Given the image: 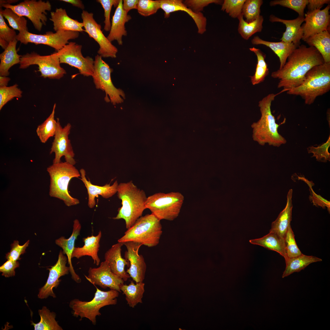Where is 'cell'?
I'll return each instance as SVG.
<instances>
[{
	"mask_svg": "<svg viewBox=\"0 0 330 330\" xmlns=\"http://www.w3.org/2000/svg\"><path fill=\"white\" fill-rule=\"evenodd\" d=\"M287 60L282 68L273 72L271 75L279 80L277 87L283 88L286 91L300 85L307 72L313 67L324 63L315 48L303 44L297 47Z\"/></svg>",
	"mask_w": 330,
	"mask_h": 330,
	"instance_id": "cell-1",
	"label": "cell"
},
{
	"mask_svg": "<svg viewBox=\"0 0 330 330\" xmlns=\"http://www.w3.org/2000/svg\"><path fill=\"white\" fill-rule=\"evenodd\" d=\"M281 93L270 94L259 102L261 117L258 121L253 123L251 127L253 140L261 145L268 144L270 145L279 147L287 142L286 139L278 131L279 126L285 122V119L280 124L276 123L271 109L272 101Z\"/></svg>",
	"mask_w": 330,
	"mask_h": 330,
	"instance_id": "cell-2",
	"label": "cell"
},
{
	"mask_svg": "<svg viewBox=\"0 0 330 330\" xmlns=\"http://www.w3.org/2000/svg\"><path fill=\"white\" fill-rule=\"evenodd\" d=\"M117 193L118 198L122 201V206L118 209V214L113 218L124 220L126 228L128 229L142 216L146 209L145 203L147 197L144 191L138 188L132 181L119 184Z\"/></svg>",
	"mask_w": 330,
	"mask_h": 330,
	"instance_id": "cell-3",
	"label": "cell"
},
{
	"mask_svg": "<svg viewBox=\"0 0 330 330\" xmlns=\"http://www.w3.org/2000/svg\"><path fill=\"white\" fill-rule=\"evenodd\" d=\"M330 90V62L315 66L306 75L299 86L289 89L288 94L299 96L305 104L310 105L319 96L323 95Z\"/></svg>",
	"mask_w": 330,
	"mask_h": 330,
	"instance_id": "cell-4",
	"label": "cell"
},
{
	"mask_svg": "<svg viewBox=\"0 0 330 330\" xmlns=\"http://www.w3.org/2000/svg\"><path fill=\"white\" fill-rule=\"evenodd\" d=\"M50 177L49 194L63 201L68 207L79 203V200L69 194L68 185L73 178L80 177L79 171L74 165L66 161L53 163L47 169Z\"/></svg>",
	"mask_w": 330,
	"mask_h": 330,
	"instance_id": "cell-5",
	"label": "cell"
},
{
	"mask_svg": "<svg viewBox=\"0 0 330 330\" xmlns=\"http://www.w3.org/2000/svg\"><path fill=\"white\" fill-rule=\"evenodd\" d=\"M160 221L152 213L141 216L127 229L118 242H135L148 247L156 246L162 233Z\"/></svg>",
	"mask_w": 330,
	"mask_h": 330,
	"instance_id": "cell-6",
	"label": "cell"
},
{
	"mask_svg": "<svg viewBox=\"0 0 330 330\" xmlns=\"http://www.w3.org/2000/svg\"><path fill=\"white\" fill-rule=\"evenodd\" d=\"M94 285L96 291L92 300L90 301H83L78 299H74L70 301L69 306L72 310L74 317H79L80 320L86 318L95 325L96 323V317L101 315L100 312L101 308L117 304L116 298L119 295V292L112 289L102 291Z\"/></svg>",
	"mask_w": 330,
	"mask_h": 330,
	"instance_id": "cell-7",
	"label": "cell"
},
{
	"mask_svg": "<svg viewBox=\"0 0 330 330\" xmlns=\"http://www.w3.org/2000/svg\"><path fill=\"white\" fill-rule=\"evenodd\" d=\"M184 199L179 192L158 193L147 197L145 205L160 220L173 221L178 216Z\"/></svg>",
	"mask_w": 330,
	"mask_h": 330,
	"instance_id": "cell-8",
	"label": "cell"
},
{
	"mask_svg": "<svg viewBox=\"0 0 330 330\" xmlns=\"http://www.w3.org/2000/svg\"><path fill=\"white\" fill-rule=\"evenodd\" d=\"M102 57L97 55L94 62V71L92 76L97 89L104 91L106 94L105 100L106 102L110 101L114 105L120 103L125 98L123 91L116 88L113 84L111 78L112 69L104 61Z\"/></svg>",
	"mask_w": 330,
	"mask_h": 330,
	"instance_id": "cell-9",
	"label": "cell"
},
{
	"mask_svg": "<svg viewBox=\"0 0 330 330\" xmlns=\"http://www.w3.org/2000/svg\"><path fill=\"white\" fill-rule=\"evenodd\" d=\"M20 60V68L25 69L31 65H37L41 76L45 78L60 79L66 73L65 70L60 65L57 52L44 56L34 52L27 53L21 56Z\"/></svg>",
	"mask_w": 330,
	"mask_h": 330,
	"instance_id": "cell-10",
	"label": "cell"
},
{
	"mask_svg": "<svg viewBox=\"0 0 330 330\" xmlns=\"http://www.w3.org/2000/svg\"><path fill=\"white\" fill-rule=\"evenodd\" d=\"M0 7L9 8L20 16H25L32 23L35 28L40 31L47 21L46 11H50L51 5L49 1L25 0L16 5H0Z\"/></svg>",
	"mask_w": 330,
	"mask_h": 330,
	"instance_id": "cell-11",
	"label": "cell"
},
{
	"mask_svg": "<svg viewBox=\"0 0 330 330\" xmlns=\"http://www.w3.org/2000/svg\"><path fill=\"white\" fill-rule=\"evenodd\" d=\"M79 32L59 31L53 33L49 31L43 35L36 34L28 31L19 32L16 38L21 43L26 45L29 43L36 45L42 44L49 46L58 51L69 42L71 39L77 38Z\"/></svg>",
	"mask_w": 330,
	"mask_h": 330,
	"instance_id": "cell-12",
	"label": "cell"
},
{
	"mask_svg": "<svg viewBox=\"0 0 330 330\" xmlns=\"http://www.w3.org/2000/svg\"><path fill=\"white\" fill-rule=\"evenodd\" d=\"M82 45L70 42L57 51L60 63L68 64L77 68L84 76H92L94 71L93 59L89 56L84 57L81 52Z\"/></svg>",
	"mask_w": 330,
	"mask_h": 330,
	"instance_id": "cell-13",
	"label": "cell"
},
{
	"mask_svg": "<svg viewBox=\"0 0 330 330\" xmlns=\"http://www.w3.org/2000/svg\"><path fill=\"white\" fill-rule=\"evenodd\" d=\"M94 14L86 10H83L81 17L85 32L98 44L99 55L102 57L116 58L118 50L103 34L101 25L95 20Z\"/></svg>",
	"mask_w": 330,
	"mask_h": 330,
	"instance_id": "cell-14",
	"label": "cell"
},
{
	"mask_svg": "<svg viewBox=\"0 0 330 330\" xmlns=\"http://www.w3.org/2000/svg\"><path fill=\"white\" fill-rule=\"evenodd\" d=\"M57 130L50 152V154H55L53 163L60 162L61 158L64 156L66 162L74 165L76 163L75 153L68 138L71 125L68 123L62 127L58 118H57Z\"/></svg>",
	"mask_w": 330,
	"mask_h": 330,
	"instance_id": "cell-15",
	"label": "cell"
},
{
	"mask_svg": "<svg viewBox=\"0 0 330 330\" xmlns=\"http://www.w3.org/2000/svg\"><path fill=\"white\" fill-rule=\"evenodd\" d=\"M330 4L324 9L308 11L304 15V21L302 27L303 30L304 41L310 37L326 30H330Z\"/></svg>",
	"mask_w": 330,
	"mask_h": 330,
	"instance_id": "cell-16",
	"label": "cell"
},
{
	"mask_svg": "<svg viewBox=\"0 0 330 330\" xmlns=\"http://www.w3.org/2000/svg\"><path fill=\"white\" fill-rule=\"evenodd\" d=\"M88 274L86 277L94 285H98L103 289H110L121 292V287L124 281L120 277L113 273L108 264L105 261L97 268L90 267Z\"/></svg>",
	"mask_w": 330,
	"mask_h": 330,
	"instance_id": "cell-17",
	"label": "cell"
},
{
	"mask_svg": "<svg viewBox=\"0 0 330 330\" xmlns=\"http://www.w3.org/2000/svg\"><path fill=\"white\" fill-rule=\"evenodd\" d=\"M124 245L127 250L125 252L124 258L130 263V267L127 272L136 283L143 282L147 266L144 258L138 252L142 244L135 242H127L124 243Z\"/></svg>",
	"mask_w": 330,
	"mask_h": 330,
	"instance_id": "cell-18",
	"label": "cell"
},
{
	"mask_svg": "<svg viewBox=\"0 0 330 330\" xmlns=\"http://www.w3.org/2000/svg\"><path fill=\"white\" fill-rule=\"evenodd\" d=\"M67 259V257L61 250L55 264L48 269L49 270V276L46 284L39 289L38 295L39 298L45 299L49 296L54 298L56 297L53 291V288H57L59 284L61 281L59 278L68 274L69 272V267L66 266Z\"/></svg>",
	"mask_w": 330,
	"mask_h": 330,
	"instance_id": "cell-19",
	"label": "cell"
},
{
	"mask_svg": "<svg viewBox=\"0 0 330 330\" xmlns=\"http://www.w3.org/2000/svg\"><path fill=\"white\" fill-rule=\"evenodd\" d=\"M160 8L164 12V17L168 18L171 13L179 11L186 12L193 18L198 28V33L203 34L206 31L207 19L203 14L196 13L188 7L181 0H159Z\"/></svg>",
	"mask_w": 330,
	"mask_h": 330,
	"instance_id": "cell-20",
	"label": "cell"
},
{
	"mask_svg": "<svg viewBox=\"0 0 330 330\" xmlns=\"http://www.w3.org/2000/svg\"><path fill=\"white\" fill-rule=\"evenodd\" d=\"M79 172L80 179L87 189L88 196V205L90 208H94L95 206V197H98V195L101 196L104 198L108 199L117 193L119 185L117 180L112 185L110 183L106 184L102 186L94 185L90 180L87 179L86 171L84 169H81Z\"/></svg>",
	"mask_w": 330,
	"mask_h": 330,
	"instance_id": "cell-21",
	"label": "cell"
},
{
	"mask_svg": "<svg viewBox=\"0 0 330 330\" xmlns=\"http://www.w3.org/2000/svg\"><path fill=\"white\" fill-rule=\"evenodd\" d=\"M123 245V243L119 242L113 245L105 252L104 258L111 271L126 281L130 277L125 270V267L129 266L130 263L122 256L121 247Z\"/></svg>",
	"mask_w": 330,
	"mask_h": 330,
	"instance_id": "cell-22",
	"label": "cell"
},
{
	"mask_svg": "<svg viewBox=\"0 0 330 330\" xmlns=\"http://www.w3.org/2000/svg\"><path fill=\"white\" fill-rule=\"evenodd\" d=\"M304 16H298L295 19L286 20L279 18L273 15L270 16L269 20L272 22H279L284 24L286 30L280 39L281 41L293 43L299 46L303 37V30L301 24L304 21Z\"/></svg>",
	"mask_w": 330,
	"mask_h": 330,
	"instance_id": "cell-23",
	"label": "cell"
},
{
	"mask_svg": "<svg viewBox=\"0 0 330 330\" xmlns=\"http://www.w3.org/2000/svg\"><path fill=\"white\" fill-rule=\"evenodd\" d=\"M123 1L120 0L112 20L111 27L107 38L111 42L116 40L119 45H123L122 37L127 35L125 24L131 19V16L123 8Z\"/></svg>",
	"mask_w": 330,
	"mask_h": 330,
	"instance_id": "cell-24",
	"label": "cell"
},
{
	"mask_svg": "<svg viewBox=\"0 0 330 330\" xmlns=\"http://www.w3.org/2000/svg\"><path fill=\"white\" fill-rule=\"evenodd\" d=\"M81 228V225L79 220L75 219L73 221V231L70 237L68 239L61 237L55 241L56 244L62 249L63 253L67 255L69 265V272L71 274L72 278L77 283H80L81 280L74 270L71 259L72 255L75 247V241L80 234Z\"/></svg>",
	"mask_w": 330,
	"mask_h": 330,
	"instance_id": "cell-25",
	"label": "cell"
},
{
	"mask_svg": "<svg viewBox=\"0 0 330 330\" xmlns=\"http://www.w3.org/2000/svg\"><path fill=\"white\" fill-rule=\"evenodd\" d=\"M50 15V20L53 22V28L56 32L61 30L85 31L82 22L69 17L65 9L57 8L55 11L51 12Z\"/></svg>",
	"mask_w": 330,
	"mask_h": 330,
	"instance_id": "cell-26",
	"label": "cell"
},
{
	"mask_svg": "<svg viewBox=\"0 0 330 330\" xmlns=\"http://www.w3.org/2000/svg\"><path fill=\"white\" fill-rule=\"evenodd\" d=\"M102 236L101 231L96 236L93 235L83 238L84 245L81 247H75L72 258L79 259L85 256H90L94 261V264L98 266L100 260L98 255L100 247V241Z\"/></svg>",
	"mask_w": 330,
	"mask_h": 330,
	"instance_id": "cell-27",
	"label": "cell"
},
{
	"mask_svg": "<svg viewBox=\"0 0 330 330\" xmlns=\"http://www.w3.org/2000/svg\"><path fill=\"white\" fill-rule=\"evenodd\" d=\"M251 42L253 45H262L270 48L279 58L280 62L279 69L283 67L288 57L298 47L293 43H287L282 41L276 42L265 41L257 36L254 37Z\"/></svg>",
	"mask_w": 330,
	"mask_h": 330,
	"instance_id": "cell-28",
	"label": "cell"
},
{
	"mask_svg": "<svg viewBox=\"0 0 330 330\" xmlns=\"http://www.w3.org/2000/svg\"><path fill=\"white\" fill-rule=\"evenodd\" d=\"M292 192V189L289 190L287 195L285 207L280 213L276 219L272 222L271 229L269 231L274 232L283 238H284L289 227L291 226L293 207Z\"/></svg>",
	"mask_w": 330,
	"mask_h": 330,
	"instance_id": "cell-29",
	"label": "cell"
},
{
	"mask_svg": "<svg viewBox=\"0 0 330 330\" xmlns=\"http://www.w3.org/2000/svg\"><path fill=\"white\" fill-rule=\"evenodd\" d=\"M253 244L262 246L268 249L275 251L279 253L285 259H288L286 251L284 239L273 232L269 233L262 237L249 240Z\"/></svg>",
	"mask_w": 330,
	"mask_h": 330,
	"instance_id": "cell-30",
	"label": "cell"
},
{
	"mask_svg": "<svg viewBox=\"0 0 330 330\" xmlns=\"http://www.w3.org/2000/svg\"><path fill=\"white\" fill-rule=\"evenodd\" d=\"M16 39L9 44L7 48L0 54V75L7 76L9 75V70L14 65L20 64L22 55L17 53Z\"/></svg>",
	"mask_w": 330,
	"mask_h": 330,
	"instance_id": "cell-31",
	"label": "cell"
},
{
	"mask_svg": "<svg viewBox=\"0 0 330 330\" xmlns=\"http://www.w3.org/2000/svg\"><path fill=\"white\" fill-rule=\"evenodd\" d=\"M310 46L315 48L325 63L330 62V30H326L310 37L305 41Z\"/></svg>",
	"mask_w": 330,
	"mask_h": 330,
	"instance_id": "cell-32",
	"label": "cell"
},
{
	"mask_svg": "<svg viewBox=\"0 0 330 330\" xmlns=\"http://www.w3.org/2000/svg\"><path fill=\"white\" fill-rule=\"evenodd\" d=\"M322 261L321 259L318 257L302 254L296 257L288 258L285 261L286 268L282 277L284 278L294 272H299L311 263Z\"/></svg>",
	"mask_w": 330,
	"mask_h": 330,
	"instance_id": "cell-33",
	"label": "cell"
},
{
	"mask_svg": "<svg viewBox=\"0 0 330 330\" xmlns=\"http://www.w3.org/2000/svg\"><path fill=\"white\" fill-rule=\"evenodd\" d=\"M145 284L143 282L134 283L131 281L128 285L123 284L121 291L125 296L127 304L132 308L138 303H142V299L145 292Z\"/></svg>",
	"mask_w": 330,
	"mask_h": 330,
	"instance_id": "cell-34",
	"label": "cell"
},
{
	"mask_svg": "<svg viewBox=\"0 0 330 330\" xmlns=\"http://www.w3.org/2000/svg\"><path fill=\"white\" fill-rule=\"evenodd\" d=\"M40 320L39 322L35 323L31 321V325L34 326L35 330H62L56 320V313L50 312L46 306L42 307L38 311Z\"/></svg>",
	"mask_w": 330,
	"mask_h": 330,
	"instance_id": "cell-35",
	"label": "cell"
},
{
	"mask_svg": "<svg viewBox=\"0 0 330 330\" xmlns=\"http://www.w3.org/2000/svg\"><path fill=\"white\" fill-rule=\"evenodd\" d=\"M56 104L53 105L52 112L46 120L39 125L36 132L40 141L46 143L51 137H54L57 128V121L54 119Z\"/></svg>",
	"mask_w": 330,
	"mask_h": 330,
	"instance_id": "cell-36",
	"label": "cell"
},
{
	"mask_svg": "<svg viewBox=\"0 0 330 330\" xmlns=\"http://www.w3.org/2000/svg\"><path fill=\"white\" fill-rule=\"evenodd\" d=\"M237 19L239 20L238 32L244 39L248 40L255 33L261 32L262 29L264 19L261 15L250 23H248L244 20L242 14Z\"/></svg>",
	"mask_w": 330,
	"mask_h": 330,
	"instance_id": "cell-37",
	"label": "cell"
},
{
	"mask_svg": "<svg viewBox=\"0 0 330 330\" xmlns=\"http://www.w3.org/2000/svg\"><path fill=\"white\" fill-rule=\"evenodd\" d=\"M1 7L0 12L7 20L9 25L13 29L18 30L19 32L28 31L27 20L24 17L19 16L10 9L7 8L3 10Z\"/></svg>",
	"mask_w": 330,
	"mask_h": 330,
	"instance_id": "cell-38",
	"label": "cell"
},
{
	"mask_svg": "<svg viewBox=\"0 0 330 330\" xmlns=\"http://www.w3.org/2000/svg\"><path fill=\"white\" fill-rule=\"evenodd\" d=\"M262 0H246L242 9V14L248 23L251 22L260 15V7Z\"/></svg>",
	"mask_w": 330,
	"mask_h": 330,
	"instance_id": "cell-39",
	"label": "cell"
},
{
	"mask_svg": "<svg viewBox=\"0 0 330 330\" xmlns=\"http://www.w3.org/2000/svg\"><path fill=\"white\" fill-rule=\"evenodd\" d=\"M308 3V0H275L270 2V6L279 5L291 9L296 12L299 16L304 17V9Z\"/></svg>",
	"mask_w": 330,
	"mask_h": 330,
	"instance_id": "cell-40",
	"label": "cell"
},
{
	"mask_svg": "<svg viewBox=\"0 0 330 330\" xmlns=\"http://www.w3.org/2000/svg\"><path fill=\"white\" fill-rule=\"evenodd\" d=\"M17 35L14 30L10 28L0 12V45L4 50L10 42L16 39Z\"/></svg>",
	"mask_w": 330,
	"mask_h": 330,
	"instance_id": "cell-41",
	"label": "cell"
},
{
	"mask_svg": "<svg viewBox=\"0 0 330 330\" xmlns=\"http://www.w3.org/2000/svg\"><path fill=\"white\" fill-rule=\"evenodd\" d=\"M18 87L16 84L9 86L0 87V110L13 98L22 97V91Z\"/></svg>",
	"mask_w": 330,
	"mask_h": 330,
	"instance_id": "cell-42",
	"label": "cell"
},
{
	"mask_svg": "<svg viewBox=\"0 0 330 330\" xmlns=\"http://www.w3.org/2000/svg\"><path fill=\"white\" fill-rule=\"evenodd\" d=\"M284 239L286 253L288 258L298 256L302 254L296 244L291 226L289 227Z\"/></svg>",
	"mask_w": 330,
	"mask_h": 330,
	"instance_id": "cell-43",
	"label": "cell"
},
{
	"mask_svg": "<svg viewBox=\"0 0 330 330\" xmlns=\"http://www.w3.org/2000/svg\"><path fill=\"white\" fill-rule=\"evenodd\" d=\"M330 146V136L327 141L320 146L317 147L309 146L307 148L309 153L313 154L312 157H315L318 161L327 162L330 161V153L328 149Z\"/></svg>",
	"mask_w": 330,
	"mask_h": 330,
	"instance_id": "cell-44",
	"label": "cell"
},
{
	"mask_svg": "<svg viewBox=\"0 0 330 330\" xmlns=\"http://www.w3.org/2000/svg\"><path fill=\"white\" fill-rule=\"evenodd\" d=\"M246 0H225L222 4L221 10L235 18L242 14V9Z\"/></svg>",
	"mask_w": 330,
	"mask_h": 330,
	"instance_id": "cell-45",
	"label": "cell"
},
{
	"mask_svg": "<svg viewBox=\"0 0 330 330\" xmlns=\"http://www.w3.org/2000/svg\"><path fill=\"white\" fill-rule=\"evenodd\" d=\"M160 8L159 0H139L137 9L141 15L147 16L155 14Z\"/></svg>",
	"mask_w": 330,
	"mask_h": 330,
	"instance_id": "cell-46",
	"label": "cell"
},
{
	"mask_svg": "<svg viewBox=\"0 0 330 330\" xmlns=\"http://www.w3.org/2000/svg\"><path fill=\"white\" fill-rule=\"evenodd\" d=\"M120 0H97V2L100 3L104 11L105 24L104 30L106 31H110L111 23L110 21V15L113 6L117 7Z\"/></svg>",
	"mask_w": 330,
	"mask_h": 330,
	"instance_id": "cell-47",
	"label": "cell"
},
{
	"mask_svg": "<svg viewBox=\"0 0 330 330\" xmlns=\"http://www.w3.org/2000/svg\"><path fill=\"white\" fill-rule=\"evenodd\" d=\"M29 240H28L24 245L19 244L18 240H14L11 245V249L9 252L6 255V257L7 260L16 261L20 260V256L25 252V250L28 246Z\"/></svg>",
	"mask_w": 330,
	"mask_h": 330,
	"instance_id": "cell-48",
	"label": "cell"
},
{
	"mask_svg": "<svg viewBox=\"0 0 330 330\" xmlns=\"http://www.w3.org/2000/svg\"><path fill=\"white\" fill-rule=\"evenodd\" d=\"M212 3L221 4H222V1L219 0H187L184 2L188 7L196 13H200L205 7Z\"/></svg>",
	"mask_w": 330,
	"mask_h": 330,
	"instance_id": "cell-49",
	"label": "cell"
},
{
	"mask_svg": "<svg viewBox=\"0 0 330 330\" xmlns=\"http://www.w3.org/2000/svg\"><path fill=\"white\" fill-rule=\"evenodd\" d=\"M301 178L307 184L310 188V190L311 195L310 196L309 198L310 200L313 203V205L316 206H321L324 209L326 207L328 212H330V201L326 200L320 195L316 194L312 189L311 183H310V182H309L308 181H307L306 179L305 180L304 178L302 177Z\"/></svg>",
	"mask_w": 330,
	"mask_h": 330,
	"instance_id": "cell-50",
	"label": "cell"
},
{
	"mask_svg": "<svg viewBox=\"0 0 330 330\" xmlns=\"http://www.w3.org/2000/svg\"><path fill=\"white\" fill-rule=\"evenodd\" d=\"M19 265V262L17 261L8 260L0 267V271L2 273V275L6 277L14 276L15 274V270L18 267Z\"/></svg>",
	"mask_w": 330,
	"mask_h": 330,
	"instance_id": "cell-51",
	"label": "cell"
},
{
	"mask_svg": "<svg viewBox=\"0 0 330 330\" xmlns=\"http://www.w3.org/2000/svg\"><path fill=\"white\" fill-rule=\"evenodd\" d=\"M269 72L268 67H264L257 64L255 74L251 77L252 84L255 85L262 82Z\"/></svg>",
	"mask_w": 330,
	"mask_h": 330,
	"instance_id": "cell-52",
	"label": "cell"
},
{
	"mask_svg": "<svg viewBox=\"0 0 330 330\" xmlns=\"http://www.w3.org/2000/svg\"><path fill=\"white\" fill-rule=\"evenodd\" d=\"M330 0H308L307 5L309 11L320 9L325 4H330Z\"/></svg>",
	"mask_w": 330,
	"mask_h": 330,
	"instance_id": "cell-53",
	"label": "cell"
},
{
	"mask_svg": "<svg viewBox=\"0 0 330 330\" xmlns=\"http://www.w3.org/2000/svg\"><path fill=\"white\" fill-rule=\"evenodd\" d=\"M139 0H124L123 2V8L128 13L131 9H137Z\"/></svg>",
	"mask_w": 330,
	"mask_h": 330,
	"instance_id": "cell-54",
	"label": "cell"
},
{
	"mask_svg": "<svg viewBox=\"0 0 330 330\" xmlns=\"http://www.w3.org/2000/svg\"><path fill=\"white\" fill-rule=\"evenodd\" d=\"M65 2L71 4L73 6L82 9H84L85 7L82 1L80 0H61Z\"/></svg>",
	"mask_w": 330,
	"mask_h": 330,
	"instance_id": "cell-55",
	"label": "cell"
},
{
	"mask_svg": "<svg viewBox=\"0 0 330 330\" xmlns=\"http://www.w3.org/2000/svg\"><path fill=\"white\" fill-rule=\"evenodd\" d=\"M10 80V78L8 77L0 76V87L7 86L8 83Z\"/></svg>",
	"mask_w": 330,
	"mask_h": 330,
	"instance_id": "cell-56",
	"label": "cell"
},
{
	"mask_svg": "<svg viewBox=\"0 0 330 330\" xmlns=\"http://www.w3.org/2000/svg\"><path fill=\"white\" fill-rule=\"evenodd\" d=\"M18 1V0H0V5L3 4H11L13 3H15V2H17Z\"/></svg>",
	"mask_w": 330,
	"mask_h": 330,
	"instance_id": "cell-57",
	"label": "cell"
}]
</instances>
